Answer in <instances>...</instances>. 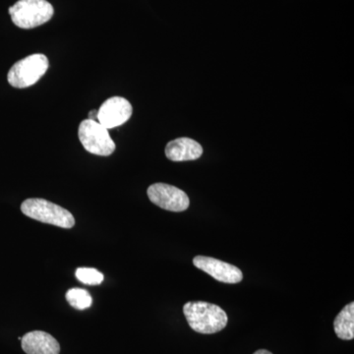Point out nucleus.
<instances>
[{
    "label": "nucleus",
    "instance_id": "nucleus-1",
    "mask_svg": "<svg viewBox=\"0 0 354 354\" xmlns=\"http://www.w3.org/2000/svg\"><path fill=\"white\" fill-rule=\"evenodd\" d=\"M183 313L191 329L200 334H216L227 327V313L216 304L205 301L187 302L183 306Z\"/></svg>",
    "mask_w": 354,
    "mask_h": 354
},
{
    "label": "nucleus",
    "instance_id": "nucleus-2",
    "mask_svg": "<svg viewBox=\"0 0 354 354\" xmlns=\"http://www.w3.org/2000/svg\"><path fill=\"white\" fill-rule=\"evenodd\" d=\"M21 211L32 220L55 227L71 228L75 225V218L69 211L41 198L25 200L21 205Z\"/></svg>",
    "mask_w": 354,
    "mask_h": 354
},
{
    "label": "nucleus",
    "instance_id": "nucleus-3",
    "mask_svg": "<svg viewBox=\"0 0 354 354\" xmlns=\"http://www.w3.org/2000/svg\"><path fill=\"white\" fill-rule=\"evenodd\" d=\"M53 7L46 0H19L9 8L11 19L21 29H32L53 18Z\"/></svg>",
    "mask_w": 354,
    "mask_h": 354
},
{
    "label": "nucleus",
    "instance_id": "nucleus-4",
    "mask_svg": "<svg viewBox=\"0 0 354 354\" xmlns=\"http://www.w3.org/2000/svg\"><path fill=\"white\" fill-rule=\"evenodd\" d=\"M50 62L46 55L41 53L23 58L9 70L7 80L14 88L31 87L38 82L48 71Z\"/></svg>",
    "mask_w": 354,
    "mask_h": 354
},
{
    "label": "nucleus",
    "instance_id": "nucleus-5",
    "mask_svg": "<svg viewBox=\"0 0 354 354\" xmlns=\"http://www.w3.org/2000/svg\"><path fill=\"white\" fill-rule=\"evenodd\" d=\"M78 135L84 149L93 155L109 157L115 151L109 129L97 121L83 120L79 125Z\"/></svg>",
    "mask_w": 354,
    "mask_h": 354
},
{
    "label": "nucleus",
    "instance_id": "nucleus-6",
    "mask_svg": "<svg viewBox=\"0 0 354 354\" xmlns=\"http://www.w3.org/2000/svg\"><path fill=\"white\" fill-rule=\"evenodd\" d=\"M149 199L160 208L169 212L185 211L190 205V200L184 191L176 186L165 183H155L147 191Z\"/></svg>",
    "mask_w": 354,
    "mask_h": 354
},
{
    "label": "nucleus",
    "instance_id": "nucleus-7",
    "mask_svg": "<svg viewBox=\"0 0 354 354\" xmlns=\"http://www.w3.org/2000/svg\"><path fill=\"white\" fill-rule=\"evenodd\" d=\"M132 106L122 97H113L102 104L97 113V122L106 129L124 124L132 115Z\"/></svg>",
    "mask_w": 354,
    "mask_h": 354
},
{
    "label": "nucleus",
    "instance_id": "nucleus-8",
    "mask_svg": "<svg viewBox=\"0 0 354 354\" xmlns=\"http://www.w3.org/2000/svg\"><path fill=\"white\" fill-rule=\"evenodd\" d=\"M193 264L221 283H239L243 279L239 268L215 258L197 256L193 259Z\"/></svg>",
    "mask_w": 354,
    "mask_h": 354
},
{
    "label": "nucleus",
    "instance_id": "nucleus-9",
    "mask_svg": "<svg viewBox=\"0 0 354 354\" xmlns=\"http://www.w3.org/2000/svg\"><path fill=\"white\" fill-rule=\"evenodd\" d=\"M27 354H59L60 346L53 335L43 330H32L21 339Z\"/></svg>",
    "mask_w": 354,
    "mask_h": 354
},
{
    "label": "nucleus",
    "instance_id": "nucleus-10",
    "mask_svg": "<svg viewBox=\"0 0 354 354\" xmlns=\"http://www.w3.org/2000/svg\"><path fill=\"white\" fill-rule=\"evenodd\" d=\"M202 153V146L195 140L185 137L172 140L165 147V156L172 162L198 160Z\"/></svg>",
    "mask_w": 354,
    "mask_h": 354
},
{
    "label": "nucleus",
    "instance_id": "nucleus-11",
    "mask_svg": "<svg viewBox=\"0 0 354 354\" xmlns=\"http://www.w3.org/2000/svg\"><path fill=\"white\" fill-rule=\"evenodd\" d=\"M334 329L337 337L351 341L354 337V304L346 305L334 321Z\"/></svg>",
    "mask_w": 354,
    "mask_h": 354
},
{
    "label": "nucleus",
    "instance_id": "nucleus-12",
    "mask_svg": "<svg viewBox=\"0 0 354 354\" xmlns=\"http://www.w3.org/2000/svg\"><path fill=\"white\" fill-rule=\"evenodd\" d=\"M66 300L68 304L78 310H85L92 305L93 299L88 291L82 288H71L67 291Z\"/></svg>",
    "mask_w": 354,
    "mask_h": 354
},
{
    "label": "nucleus",
    "instance_id": "nucleus-13",
    "mask_svg": "<svg viewBox=\"0 0 354 354\" xmlns=\"http://www.w3.org/2000/svg\"><path fill=\"white\" fill-rule=\"evenodd\" d=\"M76 278L84 285H101L104 281V274L93 268H78L76 270Z\"/></svg>",
    "mask_w": 354,
    "mask_h": 354
},
{
    "label": "nucleus",
    "instance_id": "nucleus-14",
    "mask_svg": "<svg viewBox=\"0 0 354 354\" xmlns=\"http://www.w3.org/2000/svg\"><path fill=\"white\" fill-rule=\"evenodd\" d=\"M97 113H99V111H97V109L91 111L90 113H88V120L97 121Z\"/></svg>",
    "mask_w": 354,
    "mask_h": 354
},
{
    "label": "nucleus",
    "instance_id": "nucleus-15",
    "mask_svg": "<svg viewBox=\"0 0 354 354\" xmlns=\"http://www.w3.org/2000/svg\"><path fill=\"white\" fill-rule=\"evenodd\" d=\"M254 354H272V353H270L269 351H266V349H260V351H256Z\"/></svg>",
    "mask_w": 354,
    "mask_h": 354
}]
</instances>
